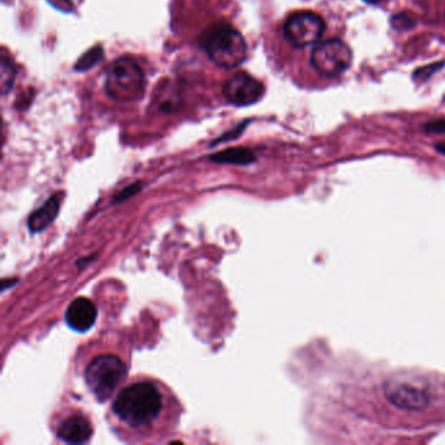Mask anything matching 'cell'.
Instances as JSON below:
<instances>
[{
  "label": "cell",
  "instance_id": "1",
  "mask_svg": "<svg viewBox=\"0 0 445 445\" xmlns=\"http://www.w3.org/2000/svg\"><path fill=\"white\" fill-rule=\"evenodd\" d=\"M176 402L161 382L141 379L119 391L110 410L111 423L128 440H143L173 423Z\"/></svg>",
  "mask_w": 445,
  "mask_h": 445
},
{
  "label": "cell",
  "instance_id": "2",
  "mask_svg": "<svg viewBox=\"0 0 445 445\" xmlns=\"http://www.w3.org/2000/svg\"><path fill=\"white\" fill-rule=\"evenodd\" d=\"M200 44L210 60L225 70L239 67L247 58L245 38L236 27L224 22L207 27L201 36Z\"/></svg>",
  "mask_w": 445,
  "mask_h": 445
},
{
  "label": "cell",
  "instance_id": "3",
  "mask_svg": "<svg viewBox=\"0 0 445 445\" xmlns=\"http://www.w3.org/2000/svg\"><path fill=\"white\" fill-rule=\"evenodd\" d=\"M127 378V366L115 354L94 356L84 371V379L91 394L105 402L118 392Z\"/></svg>",
  "mask_w": 445,
  "mask_h": 445
},
{
  "label": "cell",
  "instance_id": "4",
  "mask_svg": "<svg viewBox=\"0 0 445 445\" xmlns=\"http://www.w3.org/2000/svg\"><path fill=\"white\" fill-rule=\"evenodd\" d=\"M105 91L118 102H136L144 97L146 76L140 65L123 56L110 64L105 73Z\"/></svg>",
  "mask_w": 445,
  "mask_h": 445
},
{
  "label": "cell",
  "instance_id": "5",
  "mask_svg": "<svg viewBox=\"0 0 445 445\" xmlns=\"http://www.w3.org/2000/svg\"><path fill=\"white\" fill-rule=\"evenodd\" d=\"M352 60V50L340 39H329L318 44L311 54L312 67L320 75L328 77H335L345 72Z\"/></svg>",
  "mask_w": 445,
  "mask_h": 445
},
{
  "label": "cell",
  "instance_id": "6",
  "mask_svg": "<svg viewBox=\"0 0 445 445\" xmlns=\"http://www.w3.org/2000/svg\"><path fill=\"white\" fill-rule=\"evenodd\" d=\"M325 30V22L314 12H295L285 21V38L295 47H306L318 42Z\"/></svg>",
  "mask_w": 445,
  "mask_h": 445
},
{
  "label": "cell",
  "instance_id": "7",
  "mask_svg": "<svg viewBox=\"0 0 445 445\" xmlns=\"http://www.w3.org/2000/svg\"><path fill=\"white\" fill-rule=\"evenodd\" d=\"M384 394L393 406L406 411L426 409L432 400L427 389L409 382H388L384 387Z\"/></svg>",
  "mask_w": 445,
  "mask_h": 445
},
{
  "label": "cell",
  "instance_id": "8",
  "mask_svg": "<svg viewBox=\"0 0 445 445\" xmlns=\"http://www.w3.org/2000/svg\"><path fill=\"white\" fill-rule=\"evenodd\" d=\"M264 85L252 76L236 73L224 85V96L228 103L236 106H250L262 100Z\"/></svg>",
  "mask_w": 445,
  "mask_h": 445
},
{
  "label": "cell",
  "instance_id": "9",
  "mask_svg": "<svg viewBox=\"0 0 445 445\" xmlns=\"http://www.w3.org/2000/svg\"><path fill=\"white\" fill-rule=\"evenodd\" d=\"M56 435L67 444H84L91 440L93 427L91 420L82 413L68 414L56 426Z\"/></svg>",
  "mask_w": 445,
  "mask_h": 445
},
{
  "label": "cell",
  "instance_id": "10",
  "mask_svg": "<svg viewBox=\"0 0 445 445\" xmlns=\"http://www.w3.org/2000/svg\"><path fill=\"white\" fill-rule=\"evenodd\" d=\"M65 323L76 332L89 330L97 318V307L88 298L79 297L73 300L65 311Z\"/></svg>",
  "mask_w": 445,
  "mask_h": 445
},
{
  "label": "cell",
  "instance_id": "11",
  "mask_svg": "<svg viewBox=\"0 0 445 445\" xmlns=\"http://www.w3.org/2000/svg\"><path fill=\"white\" fill-rule=\"evenodd\" d=\"M60 209V196H53L45 204L33 212L27 221V226L32 233H39L45 230L58 216Z\"/></svg>",
  "mask_w": 445,
  "mask_h": 445
},
{
  "label": "cell",
  "instance_id": "12",
  "mask_svg": "<svg viewBox=\"0 0 445 445\" xmlns=\"http://www.w3.org/2000/svg\"><path fill=\"white\" fill-rule=\"evenodd\" d=\"M210 160L219 164L250 165L254 162L256 157L254 152L247 148H230L210 155Z\"/></svg>",
  "mask_w": 445,
  "mask_h": 445
},
{
  "label": "cell",
  "instance_id": "13",
  "mask_svg": "<svg viewBox=\"0 0 445 445\" xmlns=\"http://www.w3.org/2000/svg\"><path fill=\"white\" fill-rule=\"evenodd\" d=\"M103 59V50L101 46H96L91 49L89 51H86L82 55V58L77 60L76 63V71H88L91 67H94L96 64L100 63Z\"/></svg>",
  "mask_w": 445,
  "mask_h": 445
},
{
  "label": "cell",
  "instance_id": "14",
  "mask_svg": "<svg viewBox=\"0 0 445 445\" xmlns=\"http://www.w3.org/2000/svg\"><path fill=\"white\" fill-rule=\"evenodd\" d=\"M0 86H1V93L3 94H7L12 86H13V82H15V77H16V70H15V65L8 62L6 58L1 59V63H0Z\"/></svg>",
  "mask_w": 445,
  "mask_h": 445
},
{
  "label": "cell",
  "instance_id": "15",
  "mask_svg": "<svg viewBox=\"0 0 445 445\" xmlns=\"http://www.w3.org/2000/svg\"><path fill=\"white\" fill-rule=\"evenodd\" d=\"M425 129L430 134H445V119L430 122L425 126Z\"/></svg>",
  "mask_w": 445,
  "mask_h": 445
},
{
  "label": "cell",
  "instance_id": "16",
  "mask_svg": "<svg viewBox=\"0 0 445 445\" xmlns=\"http://www.w3.org/2000/svg\"><path fill=\"white\" fill-rule=\"evenodd\" d=\"M392 24L397 29H408V27H413V18H409L408 15H399V16L393 18Z\"/></svg>",
  "mask_w": 445,
  "mask_h": 445
},
{
  "label": "cell",
  "instance_id": "17",
  "mask_svg": "<svg viewBox=\"0 0 445 445\" xmlns=\"http://www.w3.org/2000/svg\"><path fill=\"white\" fill-rule=\"evenodd\" d=\"M138 188H140V183H136V184H134V186H129L126 190H123L120 193H118V200H126L129 196L135 195V193L138 191Z\"/></svg>",
  "mask_w": 445,
  "mask_h": 445
},
{
  "label": "cell",
  "instance_id": "18",
  "mask_svg": "<svg viewBox=\"0 0 445 445\" xmlns=\"http://www.w3.org/2000/svg\"><path fill=\"white\" fill-rule=\"evenodd\" d=\"M49 1L56 8L62 9V11H71L72 9L70 0H49Z\"/></svg>",
  "mask_w": 445,
  "mask_h": 445
},
{
  "label": "cell",
  "instance_id": "19",
  "mask_svg": "<svg viewBox=\"0 0 445 445\" xmlns=\"http://www.w3.org/2000/svg\"><path fill=\"white\" fill-rule=\"evenodd\" d=\"M437 149L440 153L445 155V143H443V144H437Z\"/></svg>",
  "mask_w": 445,
  "mask_h": 445
},
{
  "label": "cell",
  "instance_id": "20",
  "mask_svg": "<svg viewBox=\"0 0 445 445\" xmlns=\"http://www.w3.org/2000/svg\"><path fill=\"white\" fill-rule=\"evenodd\" d=\"M364 1L368 4H379V3H382L384 0H364Z\"/></svg>",
  "mask_w": 445,
  "mask_h": 445
}]
</instances>
